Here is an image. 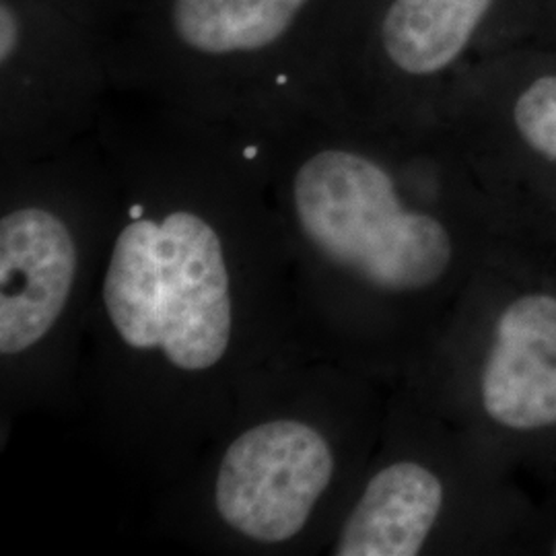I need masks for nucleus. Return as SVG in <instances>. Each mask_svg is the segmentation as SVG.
I'll list each match as a JSON object with an SVG mask.
<instances>
[{
    "label": "nucleus",
    "instance_id": "1",
    "mask_svg": "<svg viewBox=\"0 0 556 556\" xmlns=\"http://www.w3.org/2000/svg\"><path fill=\"white\" fill-rule=\"evenodd\" d=\"M103 303L128 346L161 349L181 371L215 367L233 328L217 231L188 211L132 220L114 243Z\"/></svg>",
    "mask_w": 556,
    "mask_h": 556
},
{
    "label": "nucleus",
    "instance_id": "6",
    "mask_svg": "<svg viewBox=\"0 0 556 556\" xmlns=\"http://www.w3.org/2000/svg\"><path fill=\"white\" fill-rule=\"evenodd\" d=\"M443 507V484L417 462H396L369 480L342 526L334 555L415 556Z\"/></svg>",
    "mask_w": 556,
    "mask_h": 556
},
{
    "label": "nucleus",
    "instance_id": "8",
    "mask_svg": "<svg viewBox=\"0 0 556 556\" xmlns=\"http://www.w3.org/2000/svg\"><path fill=\"white\" fill-rule=\"evenodd\" d=\"M307 0H174L172 25L208 56L258 52L280 40Z\"/></svg>",
    "mask_w": 556,
    "mask_h": 556
},
{
    "label": "nucleus",
    "instance_id": "5",
    "mask_svg": "<svg viewBox=\"0 0 556 556\" xmlns=\"http://www.w3.org/2000/svg\"><path fill=\"white\" fill-rule=\"evenodd\" d=\"M484 413L511 431L556 427V298L528 293L511 301L495 326L484 361Z\"/></svg>",
    "mask_w": 556,
    "mask_h": 556
},
{
    "label": "nucleus",
    "instance_id": "4",
    "mask_svg": "<svg viewBox=\"0 0 556 556\" xmlns=\"http://www.w3.org/2000/svg\"><path fill=\"white\" fill-rule=\"evenodd\" d=\"M77 250L64 220L27 206L0 220V353L46 337L71 298Z\"/></svg>",
    "mask_w": 556,
    "mask_h": 556
},
{
    "label": "nucleus",
    "instance_id": "7",
    "mask_svg": "<svg viewBox=\"0 0 556 556\" xmlns=\"http://www.w3.org/2000/svg\"><path fill=\"white\" fill-rule=\"evenodd\" d=\"M493 0H394L381 23L390 60L408 75H433L464 52Z\"/></svg>",
    "mask_w": 556,
    "mask_h": 556
},
{
    "label": "nucleus",
    "instance_id": "2",
    "mask_svg": "<svg viewBox=\"0 0 556 556\" xmlns=\"http://www.w3.org/2000/svg\"><path fill=\"white\" fill-rule=\"evenodd\" d=\"M299 225L324 258L388 293L435 285L454 243L435 217L402 206L396 186L376 161L326 149L293 181Z\"/></svg>",
    "mask_w": 556,
    "mask_h": 556
},
{
    "label": "nucleus",
    "instance_id": "10",
    "mask_svg": "<svg viewBox=\"0 0 556 556\" xmlns=\"http://www.w3.org/2000/svg\"><path fill=\"white\" fill-rule=\"evenodd\" d=\"M21 27L15 11L2 2L0 4V60L7 64V60L13 59L17 46H20Z\"/></svg>",
    "mask_w": 556,
    "mask_h": 556
},
{
    "label": "nucleus",
    "instance_id": "9",
    "mask_svg": "<svg viewBox=\"0 0 556 556\" xmlns=\"http://www.w3.org/2000/svg\"><path fill=\"white\" fill-rule=\"evenodd\" d=\"M517 130L536 153L556 161V75L532 83L514 110Z\"/></svg>",
    "mask_w": 556,
    "mask_h": 556
},
{
    "label": "nucleus",
    "instance_id": "11",
    "mask_svg": "<svg viewBox=\"0 0 556 556\" xmlns=\"http://www.w3.org/2000/svg\"><path fill=\"white\" fill-rule=\"evenodd\" d=\"M142 215H144V208H142V206H132V208H130V219H142Z\"/></svg>",
    "mask_w": 556,
    "mask_h": 556
},
{
    "label": "nucleus",
    "instance_id": "12",
    "mask_svg": "<svg viewBox=\"0 0 556 556\" xmlns=\"http://www.w3.org/2000/svg\"><path fill=\"white\" fill-rule=\"evenodd\" d=\"M555 553H556V546H555Z\"/></svg>",
    "mask_w": 556,
    "mask_h": 556
},
{
    "label": "nucleus",
    "instance_id": "3",
    "mask_svg": "<svg viewBox=\"0 0 556 556\" xmlns=\"http://www.w3.org/2000/svg\"><path fill=\"white\" fill-rule=\"evenodd\" d=\"M334 475L328 441L299 420H268L225 452L217 511L241 536L278 544L298 536Z\"/></svg>",
    "mask_w": 556,
    "mask_h": 556
}]
</instances>
